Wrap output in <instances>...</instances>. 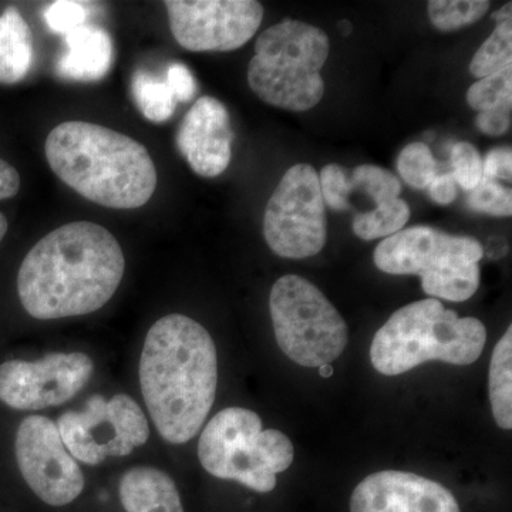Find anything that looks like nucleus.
<instances>
[{
  "instance_id": "obj_36",
  "label": "nucleus",
  "mask_w": 512,
  "mask_h": 512,
  "mask_svg": "<svg viewBox=\"0 0 512 512\" xmlns=\"http://www.w3.org/2000/svg\"><path fill=\"white\" fill-rule=\"evenodd\" d=\"M493 18L497 23L505 22V20H512V3H507L503 8L497 10V12L494 13Z\"/></svg>"
},
{
  "instance_id": "obj_32",
  "label": "nucleus",
  "mask_w": 512,
  "mask_h": 512,
  "mask_svg": "<svg viewBox=\"0 0 512 512\" xmlns=\"http://www.w3.org/2000/svg\"><path fill=\"white\" fill-rule=\"evenodd\" d=\"M511 113L512 101L497 107V109L480 111L476 119V126L487 136H503L510 130Z\"/></svg>"
},
{
  "instance_id": "obj_39",
  "label": "nucleus",
  "mask_w": 512,
  "mask_h": 512,
  "mask_svg": "<svg viewBox=\"0 0 512 512\" xmlns=\"http://www.w3.org/2000/svg\"><path fill=\"white\" fill-rule=\"evenodd\" d=\"M319 375L325 377V379H329V377L333 376V367L332 365H323L319 367Z\"/></svg>"
},
{
  "instance_id": "obj_20",
  "label": "nucleus",
  "mask_w": 512,
  "mask_h": 512,
  "mask_svg": "<svg viewBox=\"0 0 512 512\" xmlns=\"http://www.w3.org/2000/svg\"><path fill=\"white\" fill-rule=\"evenodd\" d=\"M410 218L406 201L396 200L377 205L376 210L357 214L353 220V232L363 241L389 238L402 231Z\"/></svg>"
},
{
  "instance_id": "obj_14",
  "label": "nucleus",
  "mask_w": 512,
  "mask_h": 512,
  "mask_svg": "<svg viewBox=\"0 0 512 512\" xmlns=\"http://www.w3.org/2000/svg\"><path fill=\"white\" fill-rule=\"evenodd\" d=\"M350 512H461L444 485L406 471H379L359 483Z\"/></svg>"
},
{
  "instance_id": "obj_3",
  "label": "nucleus",
  "mask_w": 512,
  "mask_h": 512,
  "mask_svg": "<svg viewBox=\"0 0 512 512\" xmlns=\"http://www.w3.org/2000/svg\"><path fill=\"white\" fill-rule=\"evenodd\" d=\"M45 150L53 173L101 207L134 210L156 191V165L147 148L111 128L64 121L50 131Z\"/></svg>"
},
{
  "instance_id": "obj_25",
  "label": "nucleus",
  "mask_w": 512,
  "mask_h": 512,
  "mask_svg": "<svg viewBox=\"0 0 512 512\" xmlns=\"http://www.w3.org/2000/svg\"><path fill=\"white\" fill-rule=\"evenodd\" d=\"M350 191L362 190L370 195L376 205L384 204L399 198L402 184L396 177L377 165H359L353 170L349 180Z\"/></svg>"
},
{
  "instance_id": "obj_19",
  "label": "nucleus",
  "mask_w": 512,
  "mask_h": 512,
  "mask_svg": "<svg viewBox=\"0 0 512 512\" xmlns=\"http://www.w3.org/2000/svg\"><path fill=\"white\" fill-rule=\"evenodd\" d=\"M491 410L495 423L503 430L512 429V328L498 340L491 357L490 376Z\"/></svg>"
},
{
  "instance_id": "obj_2",
  "label": "nucleus",
  "mask_w": 512,
  "mask_h": 512,
  "mask_svg": "<svg viewBox=\"0 0 512 512\" xmlns=\"http://www.w3.org/2000/svg\"><path fill=\"white\" fill-rule=\"evenodd\" d=\"M140 386L154 426L167 443L194 439L218 387V355L208 330L173 313L157 320L140 357Z\"/></svg>"
},
{
  "instance_id": "obj_29",
  "label": "nucleus",
  "mask_w": 512,
  "mask_h": 512,
  "mask_svg": "<svg viewBox=\"0 0 512 512\" xmlns=\"http://www.w3.org/2000/svg\"><path fill=\"white\" fill-rule=\"evenodd\" d=\"M43 18L47 28L57 35H69L74 29L86 25L87 6L74 0H59L47 6Z\"/></svg>"
},
{
  "instance_id": "obj_31",
  "label": "nucleus",
  "mask_w": 512,
  "mask_h": 512,
  "mask_svg": "<svg viewBox=\"0 0 512 512\" xmlns=\"http://www.w3.org/2000/svg\"><path fill=\"white\" fill-rule=\"evenodd\" d=\"M165 83L170 87L177 103L190 101L198 92V84L195 82L191 70L183 63H173L168 67Z\"/></svg>"
},
{
  "instance_id": "obj_5",
  "label": "nucleus",
  "mask_w": 512,
  "mask_h": 512,
  "mask_svg": "<svg viewBox=\"0 0 512 512\" xmlns=\"http://www.w3.org/2000/svg\"><path fill=\"white\" fill-rule=\"evenodd\" d=\"M329 49V37L322 29L301 20H282L256 40L248 66L249 87L278 109L311 110L325 94L320 72Z\"/></svg>"
},
{
  "instance_id": "obj_1",
  "label": "nucleus",
  "mask_w": 512,
  "mask_h": 512,
  "mask_svg": "<svg viewBox=\"0 0 512 512\" xmlns=\"http://www.w3.org/2000/svg\"><path fill=\"white\" fill-rule=\"evenodd\" d=\"M126 271L119 241L89 221L70 222L30 249L18 274L20 303L33 318L52 320L99 311Z\"/></svg>"
},
{
  "instance_id": "obj_9",
  "label": "nucleus",
  "mask_w": 512,
  "mask_h": 512,
  "mask_svg": "<svg viewBox=\"0 0 512 512\" xmlns=\"http://www.w3.org/2000/svg\"><path fill=\"white\" fill-rule=\"evenodd\" d=\"M57 429L74 460L99 466L107 457H124L150 439L146 414L127 394L110 400L94 394L82 412L63 413Z\"/></svg>"
},
{
  "instance_id": "obj_21",
  "label": "nucleus",
  "mask_w": 512,
  "mask_h": 512,
  "mask_svg": "<svg viewBox=\"0 0 512 512\" xmlns=\"http://www.w3.org/2000/svg\"><path fill=\"white\" fill-rule=\"evenodd\" d=\"M131 93L138 110L148 121L164 123L173 116L177 101L167 83L144 70H138L131 79Z\"/></svg>"
},
{
  "instance_id": "obj_16",
  "label": "nucleus",
  "mask_w": 512,
  "mask_h": 512,
  "mask_svg": "<svg viewBox=\"0 0 512 512\" xmlns=\"http://www.w3.org/2000/svg\"><path fill=\"white\" fill-rule=\"evenodd\" d=\"M66 37L67 50L56 64L57 74L73 82H97L114 60L113 39L100 26L83 25Z\"/></svg>"
},
{
  "instance_id": "obj_34",
  "label": "nucleus",
  "mask_w": 512,
  "mask_h": 512,
  "mask_svg": "<svg viewBox=\"0 0 512 512\" xmlns=\"http://www.w3.org/2000/svg\"><path fill=\"white\" fill-rule=\"evenodd\" d=\"M457 187L453 174H441L437 175L427 188H429L431 200L439 205H448L456 201Z\"/></svg>"
},
{
  "instance_id": "obj_30",
  "label": "nucleus",
  "mask_w": 512,
  "mask_h": 512,
  "mask_svg": "<svg viewBox=\"0 0 512 512\" xmlns=\"http://www.w3.org/2000/svg\"><path fill=\"white\" fill-rule=\"evenodd\" d=\"M320 192L323 202L332 210H349L350 191L349 178L340 165L329 164L322 168L319 175Z\"/></svg>"
},
{
  "instance_id": "obj_15",
  "label": "nucleus",
  "mask_w": 512,
  "mask_h": 512,
  "mask_svg": "<svg viewBox=\"0 0 512 512\" xmlns=\"http://www.w3.org/2000/svg\"><path fill=\"white\" fill-rule=\"evenodd\" d=\"M231 117L227 107L214 97H200L185 114L175 143L194 173L218 177L232 158Z\"/></svg>"
},
{
  "instance_id": "obj_7",
  "label": "nucleus",
  "mask_w": 512,
  "mask_h": 512,
  "mask_svg": "<svg viewBox=\"0 0 512 512\" xmlns=\"http://www.w3.org/2000/svg\"><path fill=\"white\" fill-rule=\"evenodd\" d=\"M292 441L282 431L262 429L255 412L228 407L212 417L198 441V458L211 476L256 493H271L276 476L292 466Z\"/></svg>"
},
{
  "instance_id": "obj_37",
  "label": "nucleus",
  "mask_w": 512,
  "mask_h": 512,
  "mask_svg": "<svg viewBox=\"0 0 512 512\" xmlns=\"http://www.w3.org/2000/svg\"><path fill=\"white\" fill-rule=\"evenodd\" d=\"M9 224L8 220H6L5 215L0 212V242L5 238L6 232H8Z\"/></svg>"
},
{
  "instance_id": "obj_27",
  "label": "nucleus",
  "mask_w": 512,
  "mask_h": 512,
  "mask_svg": "<svg viewBox=\"0 0 512 512\" xmlns=\"http://www.w3.org/2000/svg\"><path fill=\"white\" fill-rule=\"evenodd\" d=\"M467 204L474 211L483 212V214L494 215V217H511V190H507L498 181L483 175L477 187L468 192Z\"/></svg>"
},
{
  "instance_id": "obj_11",
  "label": "nucleus",
  "mask_w": 512,
  "mask_h": 512,
  "mask_svg": "<svg viewBox=\"0 0 512 512\" xmlns=\"http://www.w3.org/2000/svg\"><path fill=\"white\" fill-rule=\"evenodd\" d=\"M171 33L190 52H231L248 43L264 19L255 0H167Z\"/></svg>"
},
{
  "instance_id": "obj_18",
  "label": "nucleus",
  "mask_w": 512,
  "mask_h": 512,
  "mask_svg": "<svg viewBox=\"0 0 512 512\" xmlns=\"http://www.w3.org/2000/svg\"><path fill=\"white\" fill-rule=\"evenodd\" d=\"M33 35L19 9L0 15V84H16L28 76L33 63Z\"/></svg>"
},
{
  "instance_id": "obj_35",
  "label": "nucleus",
  "mask_w": 512,
  "mask_h": 512,
  "mask_svg": "<svg viewBox=\"0 0 512 512\" xmlns=\"http://www.w3.org/2000/svg\"><path fill=\"white\" fill-rule=\"evenodd\" d=\"M20 175L13 165L0 158V201L9 200L18 194Z\"/></svg>"
},
{
  "instance_id": "obj_33",
  "label": "nucleus",
  "mask_w": 512,
  "mask_h": 512,
  "mask_svg": "<svg viewBox=\"0 0 512 512\" xmlns=\"http://www.w3.org/2000/svg\"><path fill=\"white\" fill-rule=\"evenodd\" d=\"M483 175L491 180L511 181L512 151L510 147L494 148L483 161Z\"/></svg>"
},
{
  "instance_id": "obj_28",
  "label": "nucleus",
  "mask_w": 512,
  "mask_h": 512,
  "mask_svg": "<svg viewBox=\"0 0 512 512\" xmlns=\"http://www.w3.org/2000/svg\"><path fill=\"white\" fill-rule=\"evenodd\" d=\"M451 165L457 185L470 192L483 178V158L470 143H457L451 148Z\"/></svg>"
},
{
  "instance_id": "obj_12",
  "label": "nucleus",
  "mask_w": 512,
  "mask_h": 512,
  "mask_svg": "<svg viewBox=\"0 0 512 512\" xmlns=\"http://www.w3.org/2000/svg\"><path fill=\"white\" fill-rule=\"evenodd\" d=\"M15 454L23 480L43 503L64 507L83 493L82 468L47 417L30 416L20 423Z\"/></svg>"
},
{
  "instance_id": "obj_22",
  "label": "nucleus",
  "mask_w": 512,
  "mask_h": 512,
  "mask_svg": "<svg viewBox=\"0 0 512 512\" xmlns=\"http://www.w3.org/2000/svg\"><path fill=\"white\" fill-rule=\"evenodd\" d=\"M512 66V20L497 23L494 32L477 50L470 72L477 79L491 76Z\"/></svg>"
},
{
  "instance_id": "obj_6",
  "label": "nucleus",
  "mask_w": 512,
  "mask_h": 512,
  "mask_svg": "<svg viewBox=\"0 0 512 512\" xmlns=\"http://www.w3.org/2000/svg\"><path fill=\"white\" fill-rule=\"evenodd\" d=\"M483 256L476 238L417 225L384 238L373 259L384 274L420 276L424 293L433 299L464 302L480 286Z\"/></svg>"
},
{
  "instance_id": "obj_13",
  "label": "nucleus",
  "mask_w": 512,
  "mask_h": 512,
  "mask_svg": "<svg viewBox=\"0 0 512 512\" xmlns=\"http://www.w3.org/2000/svg\"><path fill=\"white\" fill-rule=\"evenodd\" d=\"M86 353H49L36 362L9 360L0 365V402L15 410H42L69 402L92 379Z\"/></svg>"
},
{
  "instance_id": "obj_10",
  "label": "nucleus",
  "mask_w": 512,
  "mask_h": 512,
  "mask_svg": "<svg viewBox=\"0 0 512 512\" xmlns=\"http://www.w3.org/2000/svg\"><path fill=\"white\" fill-rule=\"evenodd\" d=\"M326 232L325 202L320 192L319 175L312 165H293L266 205V244L281 258H311L325 247Z\"/></svg>"
},
{
  "instance_id": "obj_8",
  "label": "nucleus",
  "mask_w": 512,
  "mask_h": 512,
  "mask_svg": "<svg viewBox=\"0 0 512 512\" xmlns=\"http://www.w3.org/2000/svg\"><path fill=\"white\" fill-rule=\"evenodd\" d=\"M269 311L276 343L303 367L330 365L348 346V325L335 306L311 282L286 275L272 286Z\"/></svg>"
},
{
  "instance_id": "obj_26",
  "label": "nucleus",
  "mask_w": 512,
  "mask_h": 512,
  "mask_svg": "<svg viewBox=\"0 0 512 512\" xmlns=\"http://www.w3.org/2000/svg\"><path fill=\"white\" fill-rule=\"evenodd\" d=\"M471 109L487 111L512 101V66L478 80L468 89Z\"/></svg>"
},
{
  "instance_id": "obj_38",
  "label": "nucleus",
  "mask_w": 512,
  "mask_h": 512,
  "mask_svg": "<svg viewBox=\"0 0 512 512\" xmlns=\"http://www.w3.org/2000/svg\"><path fill=\"white\" fill-rule=\"evenodd\" d=\"M352 29V25H350V22H348V20H343V22H339V30L343 36H349L350 33H352Z\"/></svg>"
},
{
  "instance_id": "obj_24",
  "label": "nucleus",
  "mask_w": 512,
  "mask_h": 512,
  "mask_svg": "<svg viewBox=\"0 0 512 512\" xmlns=\"http://www.w3.org/2000/svg\"><path fill=\"white\" fill-rule=\"evenodd\" d=\"M397 170L404 183L416 190H426L437 177L436 158L426 144L412 143L399 154Z\"/></svg>"
},
{
  "instance_id": "obj_17",
  "label": "nucleus",
  "mask_w": 512,
  "mask_h": 512,
  "mask_svg": "<svg viewBox=\"0 0 512 512\" xmlns=\"http://www.w3.org/2000/svg\"><path fill=\"white\" fill-rule=\"evenodd\" d=\"M119 493L126 512H184L173 478L158 468H131L121 477Z\"/></svg>"
},
{
  "instance_id": "obj_23",
  "label": "nucleus",
  "mask_w": 512,
  "mask_h": 512,
  "mask_svg": "<svg viewBox=\"0 0 512 512\" xmlns=\"http://www.w3.org/2000/svg\"><path fill=\"white\" fill-rule=\"evenodd\" d=\"M490 6L487 0H431L427 12L434 28L451 32L478 22Z\"/></svg>"
},
{
  "instance_id": "obj_4",
  "label": "nucleus",
  "mask_w": 512,
  "mask_h": 512,
  "mask_svg": "<svg viewBox=\"0 0 512 512\" xmlns=\"http://www.w3.org/2000/svg\"><path fill=\"white\" fill-rule=\"evenodd\" d=\"M487 329L476 318H460L439 299L409 303L377 330L370 360L380 375L399 376L423 363L468 366L480 359Z\"/></svg>"
}]
</instances>
